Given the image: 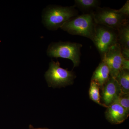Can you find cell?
<instances>
[{
	"mask_svg": "<svg viewBox=\"0 0 129 129\" xmlns=\"http://www.w3.org/2000/svg\"><path fill=\"white\" fill-rule=\"evenodd\" d=\"M96 23L92 12L78 15L70 19L61 28L70 34L88 38L92 41Z\"/></svg>",
	"mask_w": 129,
	"mask_h": 129,
	"instance_id": "6da1fadb",
	"label": "cell"
},
{
	"mask_svg": "<svg viewBox=\"0 0 129 129\" xmlns=\"http://www.w3.org/2000/svg\"><path fill=\"white\" fill-rule=\"evenodd\" d=\"M78 15V12L74 6H52L48 7L45 11L43 21L48 29L56 30L61 27L70 19Z\"/></svg>",
	"mask_w": 129,
	"mask_h": 129,
	"instance_id": "7a4b0ae2",
	"label": "cell"
},
{
	"mask_svg": "<svg viewBox=\"0 0 129 129\" xmlns=\"http://www.w3.org/2000/svg\"><path fill=\"white\" fill-rule=\"evenodd\" d=\"M82 47V44L76 42H53L48 46L47 55L50 57L69 59L73 63L74 67H77L80 63L81 49Z\"/></svg>",
	"mask_w": 129,
	"mask_h": 129,
	"instance_id": "3957f363",
	"label": "cell"
},
{
	"mask_svg": "<svg viewBox=\"0 0 129 129\" xmlns=\"http://www.w3.org/2000/svg\"><path fill=\"white\" fill-rule=\"evenodd\" d=\"M97 24H101L116 30L129 22V17L116 11V9L99 7L92 12Z\"/></svg>",
	"mask_w": 129,
	"mask_h": 129,
	"instance_id": "277c9868",
	"label": "cell"
},
{
	"mask_svg": "<svg viewBox=\"0 0 129 129\" xmlns=\"http://www.w3.org/2000/svg\"><path fill=\"white\" fill-rule=\"evenodd\" d=\"M92 42L102 58L111 47L117 44L118 30L96 24Z\"/></svg>",
	"mask_w": 129,
	"mask_h": 129,
	"instance_id": "5b68a950",
	"label": "cell"
},
{
	"mask_svg": "<svg viewBox=\"0 0 129 129\" xmlns=\"http://www.w3.org/2000/svg\"><path fill=\"white\" fill-rule=\"evenodd\" d=\"M45 77L50 86H64L72 84L75 75L73 71H69L60 67L58 61H52Z\"/></svg>",
	"mask_w": 129,
	"mask_h": 129,
	"instance_id": "8992f818",
	"label": "cell"
},
{
	"mask_svg": "<svg viewBox=\"0 0 129 129\" xmlns=\"http://www.w3.org/2000/svg\"><path fill=\"white\" fill-rule=\"evenodd\" d=\"M102 58V61L108 66L110 76L113 78L122 70L125 69L127 60L122 56L121 48L118 43L111 47Z\"/></svg>",
	"mask_w": 129,
	"mask_h": 129,
	"instance_id": "52a82bcc",
	"label": "cell"
},
{
	"mask_svg": "<svg viewBox=\"0 0 129 129\" xmlns=\"http://www.w3.org/2000/svg\"><path fill=\"white\" fill-rule=\"evenodd\" d=\"M101 88L103 104L107 108L115 101L121 92L118 82L111 76Z\"/></svg>",
	"mask_w": 129,
	"mask_h": 129,
	"instance_id": "ba28073f",
	"label": "cell"
},
{
	"mask_svg": "<svg viewBox=\"0 0 129 129\" xmlns=\"http://www.w3.org/2000/svg\"><path fill=\"white\" fill-rule=\"evenodd\" d=\"M129 115V112L115 102L108 107L105 112L106 119L114 124L123 123L128 118Z\"/></svg>",
	"mask_w": 129,
	"mask_h": 129,
	"instance_id": "9c48e42d",
	"label": "cell"
},
{
	"mask_svg": "<svg viewBox=\"0 0 129 129\" xmlns=\"http://www.w3.org/2000/svg\"><path fill=\"white\" fill-rule=\"evenodd\" d=\"M110 76L109 68L106 63L102 61L93 73L91 80L96 82L101 88L107 81Z\"/></svg>",
	"mask_w": 129,
	"mask_h": 129,
	"instance_id": "30bf717a",
	"label": "cell"
},
{
	"mask_svg": "<svg viewBox=\"0 0 129 129\" xmlns=\"http://www.w3.org/2000/svg\"><path fill=\"white\" fill-rule=\"evenodd\" d=\"M117 30L118 43L120 48L129 49V22L122 25Z\"/></svg>",
	"mask_w": 129,
	"mask_h": 129,
	"instance_id": "8fae6325",
	"label": "cell"
},
{
	"mask_svg": "<svg viewBox=\"0 0 129 129\" xmlns=\"http://www.w3.org/2000/svg\"><path fill=\"white\" fill-rule=\"evenodd\" d=\"M120 86L122 93H129V70L123 69L115 78Z\"/></svg>",
	"mask_w": 129,
	"mask_h": 129,
	"instance_id": "7c38bea8",
	"label": "cell"
},
{
	"mask_svg": "<svg viewBox=\"0 0 129 129\" xmlns=\"http://www.w3.org/2000/svg\"><path fill=\"white\" fill-rule=\"evenodd\" d=\"M100 1L98 0H75L74 6L85 12H92L99 7Z\"/></svg>",
	"mask_w": 129,
	"mask_h": 129,
	"instance_id": "4fadbf2b",
	"label": "cell"
},
{
	"mask_svg": "<svg viewBox=\"0 0 129 129\" xmlns=\"http://www.w3.org/2000/svg\"><path fill=\"white\" fill-rule=\"evenodd\" d=\"M99 85L94 81L91 80L89 90L90 99L96 103L103 107L105 106L101 102V96L99 92Z\"/></svg>",
	"mask_w": 129,
	"mask_h": 129,
	"instance_id": "5bb4252c",
	"label": "cell"
},
{
	"mask_svg": "<svg viewBox=\"0 0 129 129\" xmlns=\"http://www.w3.org/2000/svg\"><path fill=\"white\" fill-rule=\"evenodd\" d=\"M114 102L119 104L129 112V93L124 94L121 92Z\"/></svg>",
	"mask_w": 129,
	"mask_h": 129,
	"instance_id": "9a60e30c",
	"label": "cell"
},
{
	"mask_svg": "<svg viewBox=\"0 0 129 129\" xmlns=\"http://www.w3.org/2000/svg\"><path fill=\"white\" fill-rule=\"evenodd\" d=\"M116 11L119 13L129 17V1L128 0L124 5L119 9H116Z\"/></svg>",
	"mask_w": 129,
	"mask_h": 129,
	"instance_id": "2e32d148",
	"label": "cell"
},
{
	"mask_svg": "<svg viewBox=\"0 0 129 129\" xmlns=\"http://www.w3.org/2000/svg\"><path fill=\"white\" fill-rule=\"evenodd\" d=\"M121 50L123 57L126 60H129V49L121 48Z\"/></svg>",
	"mask_w": 129,
	"mask_h": 129,
	"instance_id": "e0dca14e",
	"label": "cell"
},
{
	"mask_svg": "<svg viewBox=\"0 0 129 129\" xmlns=\"http://www.w3.org/2000/svg\"></svg>",
	"mask_w": 129,
	"mask_h": 129,
	"instance_id": "ac0fdd59",
	"label": "cell"
}]
</instances>
